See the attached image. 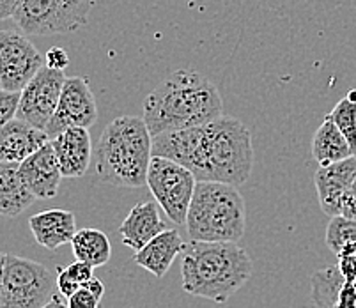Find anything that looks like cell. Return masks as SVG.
I'll return each instance as SVG.
<instances>
[{
    "label": "cell",
    "instance_id": "obj_23",
    "mask_svg": "<svg viewBox=\"0 0 356 308\" xmlns=\"http://www.w3.org/2000/svg\"><path fill=\"white\" fill-rule=\"evenodd\" d=\"M95 268L87 262L74 261L66 268H57V289L64 298H70L71 294L76 293L80 287L87 284L90 278L95 277Z\"/></svg>",
    "mask_w": 356,
    "mask_h": 308
},
{
    "label": "cell",
    "instance_id": "obj_13",
    "mask_svg": "<svg viewBox=\"0 0 356 308\" xmlns=\"http://www.w3.org/2000/svg\"><path fill=\"white\" fill-rule=\"evenodd\" d=\"M356 177V154L346 160L319 167L314 176L317 197L326 215L341 216L342 199Z\"/></svg>",
    "mask_w": 356,
    "mask_h": 308
},
{
    "label": "cell",
    "instance_id": "obj_11",
    "mask_svg": "<svg viewBox=\"0 0 356 308\" xmlns=\"http://www.w3.org/2000/svg\"><path fill=\"white\" fill-rule=\"evenodd\" d=\"M96 119H98V106L89 83L83 76H73L64 82L59 105L44 131L51 140L67 128L89 129L90 126H95Z\"/></svg>",
    "mask_w": 356,
    "mask_h": 308
},
{
    "label": "cell",
    "instance_id": "obj_8",
    "mask_svg": "<svg viewBox=\"0 0 356 308\" xmlns=\"http://www.w3.org/2000/svg\"><path fill=\"white\" fill-rule=\"evenodd\" d=\"M145 184L168 218L176 225L186 223L188 207L197 186L195 176L188 168L167 158L153 156Z\"/></svg>",
    "mask_w": 356,
    "mask_h": 308
},
{
    "label": "cell",
    "instance_id": "obj_25",
    "mask_svg": "<svg viewBox=\"0 0 356 308\" xmlns=\"http://www.w3.org/2000/svg\"><path fill=\"white\" fill-rule=\"evenodd\" d=\"M103 294H105V285L92 277L83 287L67 298V305L70 308H98Z\"/></svg>",
    "mask_w": 356,
    "mask_h": 308
},
{
    "label": "cell",
    "instance_id": "obj_6",
    "mask_svg": "<svg viewBox=\"0 0 356 308\" xmlns=\"http://www.w3.org/2000/svg\"><path fill=\"white\" fill-rule=\"evenodd\" d=\"M96 0H24L13 20L24 34L63 35L89 20Z\"/></svg>",
    "mask_w": 356,
    "mask_h": 308
},
{
    "label": "cell",
    "instance_id": "obj_27",
    "mask_svg": "<svg viewBox=\"0 0 356 308\" xmlns=\"http://www.w3.org/2000/svg\"><path fill=\"white\" fill-rule=\"evenodd\" d=\"M44 60H47L44 64H47L48 67H54V70L64 71L70 66V55L66 54V50H63V48L59 47H51L50 50L47 51Z\"/></svg>",
    "mask_w": 356,
    "mask_h": 308
},
{
    "label": "cell",
    "instance_id": "obj_5",
    "mask_svg": "<svg viewBox=\"0 0 356 308\" xmlns=\"http://www.w3.org/2000/svg\"><path fill=\"white\" fill-rule=\"evenodd\" d=\"M238 186L216 181H197L186 215L192 241L238 243L247 229V206Z\"/></svg>",
    "mask_w": 356,
    "mask_h": 308
},
{
    "label": "cell",
    "instance_id": "obj_17",
    "mask_svg": "<svg viewBox=\"0 0 356 308\" xmlns=\"http://www.w3.org/2000/svg\"><path fill=\"white\" fill-rule=\"evenodd\" d=\"M183 250L184 243L179 232L174 229H165L163 232L154 236L147 245L135 252L134 261L135 264L147 269L149 273H153L156 278H161L167 275L172 262Z\"/></svg>",
    "mask_w": 356,
    "mask_h": 308
},
{
    "label": "cell",
    "instance_id": "obj_29",
    "mask_svg": "<svg viewBox=\"0 0 356 308\" xmlns=\"http://www.w3.org/2000/svg\"><path fill=\"white\" fill-rule=\"evenodd\" d=\"M24 0H0V22L13 18Z\"/></svg>",
    "mask_w": 356,
    "mask_h": 308
},
{
    "label": "cell",
    "instance_id": "obj_22",
    "mask_svg": "<svg viewBox=\"0 0 356 308\" xmlns=\"http://www.w3.org/2000/svg\"><path fill=\"white\" fill-rule=\"evenodd\" d=\"M328 115L335 122L337 128L341 129L356 154V89L349 90L348 96L337 103L335 108Z\"/></svg>",
    "mask_w": 356,
    "mask_h": 308
},
{
    "label": "cell",
    "instance_id": "obj_9",
    "mask_svg": "<svg viewBox=\"0 0 356 308\" xmlns=\"http://www.w3.org/2000/svg\"><path fill=\"white\" fill-rule=\"evenodd\" d=\"M64 82H66L64 71L54 70L44 64L32 76L31 82L20 90L16 117L27 121L35 128L47 129L48 122L54 117L55 108L59 105Z\"/></svg>",
    "mask_w": 356,
    "mask_h": 308
},
{
    "label": "cell",
    "instance_id": "obj_24",
    "mask_svg": "<svg viewBox=\"0 0 356 308\" xmlns=\"http://www.w3.org/2000/svg\"><path fill=\"white\" fill-rule=\"evenodd\" d=\"M326 245L333 254H339L348 245H356V220L332 216L326 229Z\"/></svg>",
    "mask_w": 356,
    "mask_h": 308
},
{
    "label": "cell",
    "instance_id": "obj_20",
    "mask_svg": "<svg viewBox=\"0 0 356 308\" xmlns=\"http://www.w3.org/2000/svg\"><path fill=\"white\" fill-rule=\"evenodd\" d=\"M312 156L319 163V167H325V165L355 156L349 142L346 140L342 131L337 128V124L332 121L330 115H326L321 126L314 133Z\"/></svg>",
    "mask_w": 356,
    "mask_h": 308
},
{
    "label": "cell",
    "instance_id": "obj_2",
    "mask_svg": "<svg viewBox=\"0 0 356 308\" xmlns=\"http://www.w3.org/2000/svg\"><path fill=\"white\" fill-rule=\"evenodd\" d=\"M223 115V102L211 80L193 70L168 74L144 99V122L149 133L202 126Z\"/></svg>",
    "mask_w": 356,
    "mask_h": 308
},
{
    "label": "cell",
    "instance_id": "obj_3",
    "mask_svg": "<svg viewBox=\"0 0 356 308\" xmlns=\"http://www.w3.org/2000/svg\"><path fill=\"white\" fill-rule=\"evenodd\" d=\"M181 275L184 293L225 303L250 280L252 261L238 243L192 241L184 245Z\"/></svg>",
    "mask_w": 356,
    "mask_h": 308
},
{
    "label": "cell",
    "instance_id": "obj_26",
    "mask_svg": "<svg viewBox=\"0 0 356 308\" xmlns=\"http://www.w3.org/2000/svg\"><path fill=\"white\" fill-rule=\"evenodd\" d=\"M18 103H20V92L0 89V129L16 117Z\"/></svg>",
    "mask_w": 356,
    "mask_h": 308
},
{
    "label": "cell",
    "instance_id": "obj_18",
    "mask_svg": "<svg viewBox=\"0 0 356 308\" xmlns=\"http://www.w3.org/2000/svg\"><path fill=\"white\" fill-rule=\"evenodd\" d=\"M29 227L38 241L47 250H57L59 246L67 245L76 232L74 215L66 209H48L32 216Z\"/></svg>",
    "mask_w": 356,
    "mask_h": 308
},
{
    "label": "cell",
    "instance_id": "obj_10",
    "mask_svg": "<svg viewBox=\"0 0 356 308\" xmlns=\"http://www.w3.org/2000/svg\"><path fill=\"white\" fill-rule=\"evenodd\" d=\"M44 60L38 48L18 31H0V82L2 89L20 92Z\"/></svg>",
    "mask_w": 356,
    "mask_h": 308
},
{
    "label": "cell",
    "instance_id": "obj_16",
    "mask_svg": "<svg viewBox=\"0 0 356 308\" xmlns=\"http://www.w3.org/2000/svg\"><path fill=\"white\" fill-rule=\"evenodd\" d=\"M158 202H140L129 211L124 222L119 227L122 243L131 250H140L147 245L154 236L165 230V222L160 216Z\"/></svg>",
    "mask_w": 356,
    "mask_h": 308
},
{
    "label": "cell",
    "instance_id": "obj_31",
    "mask_svg": "<svg viewBox=\"0 0 356 308\" xmlns=\"http://www.w3.org/2000/svg\"><path fill=\"white\" fill-rule=\"evenodd\" d=\"M4 264H6V254L0 252V285H2V275H4Z\"/></svg>",
    "mask_w": 356,
    "mask_h": 308
},
{
    "label": "cell",
    "instance_id": "obj_32",
    "mask_svg": "<svg viewBox=\"0 0 356 308\" xmlns=\"http://www.w3.org/2000/svg\"><path fill=\"white\" fill-rule=\"evenodd\" d=\"M0 89H2V82H0Z\"/></svg>",
    "mask_w": 356,
    "mask_h": 308
},
{
    "label": "cell",
    "instance_id": "obj_1",
    "mask_svg": "<svg viewBox=\"0 0 356 308\" xmlns=\"http://www.w3.org/2000/svg\"><path fill=\"white\" fill-rule=\"evenodd\" d=\"M153 156L188 168L197 181L247 183L254 167L252 133L239 119L220 115L211 122L153 137Z\"/></svg>",
    "mask_w": 356,
    "mask_h": 308
},
{
    "label": "cell",
    "instance_id": "obj_15",
    "mask_svg": "<svg viewBox=\"0 0 356 308\" xmlns=\"http://www.w3.org/2000/svg\"><path fill=\"white\" fill-rule=\"evenodd\" d=\"M63 177H82L90 165L92 145L87 128H67L51 138Z\"/></svg>",
    "mask_w": 356,
    "mask_h": 308
},
{
    "label": "cell",
    "instance_id": "obj_14",
    "mask_svg": "<svg viewBox=\"0 0 356 308\" xmlns=\"http://www.w3.org/2000/svg\"><path fill=\"white\" fill-rule=\"evenodd\" d=\"M50 140L44 129L15 117L0 129V161L22 163Z\"/></svg>",
    "mask_w": 356,
    "mask_h": 308
},
{
    "label": "cell",
    "instance_id": "obj_19",
    "mask_svg": "<svg viewBox=\"0 0 356 308\" xmlns=\"http://www.w3.org/2000/svg\"><path fill=\"white\" fill-rule=\"evenodd\" d=\"M18 165L0 161V216L6 218L22 215L35 200L22 179Z\"/></svg>",
    "mask_w": 356,
    "mask_h": 308
},
{
    "label": "cell",
    "instance_id": "obj_7",
    "mask_svg": "<svg viewBox=\"0 0 356 308\" xmlns=\"http://www.w3.org/2000/svg\"><path fill=\"white\" fill-rule=\"evenodd\" d=\"M57 277L47 266L31 259L6 254L0 285V308H43L54 296Z\"/></svg>",
    "mask_w": 356,
    "mask_h": 308
},
{
    "label": "cell",
    "instance_id": "obj_12",
    "mask_svg": "<svg viewBox=\"0 0 356 308\" xmlns=\"http://www.w3.org/2000/svg\"><path fill=\"white\" fill-rule=\"evenodd\" d=\"M25 186L35 199H54L59 193L63 170L55 154L51 142L48 140L34 154L18 165Z\"/></svg>",
    "mask_w": 356,
    "mask_h": 308
},
{
    "label": "cell",
    "instance_id": "obj_28",
    "mask_svg": "<svg viewBox=\"0 0 356 308\" xmlns=\"http://www.w3.org/2000/svg\"><path fill=\"white\" fill-rule=\"evenodd\" d=\"M341 216L356 220V177L355 181H353L351 186H349V190L346 191L344 199H342Z\"/></svg>",
    "mask_w": 356,
    "mask_h": 308
},
{
    "label": "cell",
    "instance_id": "obj_30",
    "mask_svg": "<svg viewBox=\"0 0 356 308\" xmlns=\"http://www.w3.org/2000/svg\"><path fill=\"white\" fill-rule=\"evenodd\" d=\"M43 308H70V305H67V301L64 300L63 294L59 293V294H54Z\"/></svg>",
    "mask_w": 356,
    "mask_h": 308
},
{
    "label": "cell",
    "instance_id": "obj_4",
    "mask_svg": "<svg viewBox=\"0 0 356 308\" xmlns=\"http://www.w3.org/2000/svg\"><path fill=\"white\" fill-rule=\"evenodd\" d=\"M96 172L119 188H142L153 160V135L144 119L122 115L105 129L95 149Z\"/></svg>",
    "mask_w": 356,
    "mask_h": 308
},
{
    "label": "cell",
    "instance_id": "obj_21",
    "mask_svg": "<svg viewBox=\"0 0 356 308\" xmlns=\"http://www.w3.org/2000/svg\"><path fill=\"white\" fill-rule=\"evenodd\" d=\"M71 248L76 261L90 264L92 268L105 266L112 255V245L105 232L98 229H80L71 239Z\"/></svg>",
    "mask_w": 356,
    "mask_h": 308
}]
</instances>
